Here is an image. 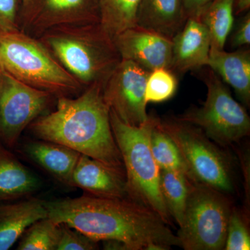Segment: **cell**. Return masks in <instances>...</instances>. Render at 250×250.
<instances>
[{
    "label": "cell",
    "mask_w": 250,
    "mask_h": 250,
    "mask_svg": "<svg viewBox=\"0 0 250 250\" xmlns=\"http://www.w3.org/2000/svg\"><path fill=\"white\" fill-rule=\"evenodd\" d=\"M232 204L226 194L190 182L183 220L177 233L185 250H222Z\"/></svg>",
    "instance_id": "cell-7"
},
{
    "label": "cell",
    "mask_w": 250,
    "mask_h": 250,
    "mask_svg": "<svg viewBox=\"0 0 250 250\" xmlns=\"http://www.w3.org/2000/svg\"><path fill=\"white\" fill-rule=\"evenodd\" d=\"M52 95L22 83L2 69L0 74V142L14 147L24 129L48 106Z\"/></svg>",
    "instance_id": "cell-9"
},
{
    "label": "cell",
    "mask_w": 250,
    "mask_h": 250,
    "mask_svg": "<svg viewBox=\"0 0 250 250\" xmlns=\"http://www.w3.org/2000/svg\"><path fill=\"white\" fill-rule=\"evenodd\" d=\"M72 187L80 188L94 196L129 198L125 174L84 154H81L75 166Z\"/></svg>",
    "instance_id": "cell-14"
},
{
    "label": "cell",
    "mask_w": 250,
    "mask_h": 250,
    "mask_svg": "<svg viewBox=\"0 0 250 250\" xmlns=\"http://www.w3.org/2000/svg\"><path fill=\"white\" fill-rule=\"evenodd\" d=\"M149 143L153 157L160 170L177 171L188 177L187 167L178 148L161 127L160 119L154 116Z\"/></svg>",
    "instance_id": "cell-23"
},
{
    "label": "cell",
    "mask_w": 250,
    "mask_h": 250,
    "mask_svg": "<svg viewBox=\"0 0 250 250\" xmlns=\"http://www.w3.org/2000/svg\"><path fill=\"white\" fill-rule=\"evenodd\" d=\"M98 0H31L23 12L22 31L37 37L61 26L100 23Z\"/></svg>",
    "instance_id": "cell-11"
},
{
    "label": "cell",
    "mask_w": 250,
    "mask_h": 250,
    "mask_svg": "<svg viewBox=\"0 0 250 250\" xmlns=\"http://www.w3.org/2000/svg\"><path fill=\"white\" fill-rule=\"evenodd\" d=\"M60 234L57 250H93L98 249V242L65 224H59Z\"/></svg>",
    "instance_id": "cell-27"
},
{
    "label": "cell",
    "mask_w": 250,
    "mask_h": 250,
    "mask_svg": "<svg viewBox=\"0 0 250 250\" xmlns=\"http://www.w3.org/2000/svg\"><path fill=\"white\" fill-rule=\"evenodd\" d=\"M234 0H213L200 18L208 29L210 49L223 50L233 25Z\"/></svg>",
    "instance_id": "cell-21"
},
{
    "label": "cell",
    "mask_w": 250,
    "mask_h": 250,
    "mask_svg": "<svg viewBox=\"0 0 250 250\" xmlns=\"http://www.w3.org/2000/svg\"><path fill=\"white\" fill-rule=\"evenodd\" d=\"M149 72L136 62L121 59L104 85L108 108L126 124L140 126L149 118L145 92Z\"/></svg>",
    "instance_id": "cell-10"
},
{
    "label": "cell",
    "mask_w": 250,
    "mask_h": 250,
    "mask_svg": "<svg viewBox=\"0 0 250 250\" xmlns=\"http://www.w3.org/2000/svg\"><path fill=\"white\" fill-rule=\"evenodd\" d=\"M207 67L232 87L247 107L250 105V51L233 52L210 49Z\"/></svg>",
    "instance_id": "cell-16"
},
{
    "label": "cell",
    "mask_w": 250,
    "mask_h": 250,
    "mask_svg": "<svg viewBox=\"0 0 250 250\" xmlns=\"http://www.w3.org/2000/svg\"><path fill=\"white\" fill-rule=\"evenodd\" d=\"M24 149L31 160L59 182L72 186V174L80 153L66 146L42 140L28 143Z\"/></svg>",
    "instance_id": "cell-18"
},
{
    "label": "cell",
    "mask_w": 250,
    "mask_h": 250,
    "mask_svg": "<svg viewBox=\"0 0 250 250\" xmlns=\"http://www.w3.org/2000/svg\"><path fill=\"white\" fill-rule=\"evenodd\" d=\"M104 85L93 83L76 98L59 97L57 109L39 116L29 127L39 140L71 148L125 174L104 99Z\"/></svg>",
    "instance_id": "cell-2"
},
{
    "label": "cell",
    "mask_w": 250,
    "mask_h": 250,
    "mask_svg": "<svg viewBox=\"0 0 250 250\" xmlns=\"http://www.w3.org/2000/svg\"><path fill=\"white\" fill-rule=\"evenodd\" d=\"M38 39L82 86L104 84L121 60L100 23L52 28Z\"/></svg>",
    "instance_id": "cell-3"
},
{
    "label": "cell",
    "mask_w": 250,
    "mask_h": 250,
    "mask_svg": "<svg viewBox=\"0 0 250 250\" xmlns=\"http://www.w3.org/2000/svg\"><path fill=\"white\" fill-rule=\"evenodd\" d=\"M113 41L121 59L136 62L149 72L161 67L170 69L172 41L167 38L136 26Z\"/></svg>",
    "instance_id": "cell-12"
},
{
    "label": "cell",
    "mask_w": 250,
    "mask_h": 250,
    "mask_svg": "<svg viewBox=\"0 0 250 250\" xmlns=\"http://www.w3.org/2000/svg\"><path fill=\"white\" fill-rule=\"evenodd\" d=\"M204 74L207 88L205 103L200 107L190 108L177 118L200 128L208 139L222 147L239 142L250 135L248 112L233 99L213 70L209 68Z\"/></svg>",
    "instance_id": "cell-8"
},
{
    "label": "cell",
    "mask_w": 250,
    "mask_h": 250,
    "mask_svg": "<svg viewBox=\"0 0 250 250\" xmlns=\"http://www.w3.org/2000/svg\"><path fill=\"white\" fill-rule=\"evenodd\" d=\"M23 8L27 7L29 3H30L31 0H22Z\"/></svg>",
    "instance_id": "cell-32"
},
{
    "label": "cell",
    "mask_w": 250,
    "mask_h": 250,
    "mask_svg": "<svg viewBox=\"0 0 250 250\" xmlns=\"http://www.w3.org/2000/svg\"><path fill=\"white\" fill-rule=\"evenodd\" d=\"M178 81L170 69H155L149 72L146 82L145 100L146 103L167 101L177 92Z\"/></svg>",
    "instance_id": "cell-25"
},
{
    "label": "cell",
    "mask_w": 250,
    "mask_h": 250,
    "mask_svg": "<svg viewBox=\"0 0 250 250\" xmlns=\"http://www.w3.org/2000/svg\"><path fill=\"white\" fill-rule=\"evenodd\" d=\"M1 70H2V68H1V67L0 66V74H1Z\"/></svg>",
    "instance_id": "cell-33"
},
{
    "label": "cell",
    "mask_w": 250,
    "mask_h": 250,
    "mask_svg": "<svg viewBox=\"0 0 250 250\" xmlns=\"http://www.w3.org/2000/svg\"><path fill=\"white\" fill-rule=\"evenodd\" d=\"M187 18L183 0H141L136 26L172 41Z\"/></svg>",
    "instance_id": "cell-15"
},
{
    "label": "cell",
    "mask_w": 250,
    "mask_h": 250,
    "mask_svg": "<svg viewBox=\"0 0 250 250\" xmlns=\"http://www.w3.org/2000/svg\"><path fill=\"white\" fill-rule=\"evenodd\" d=\"M45 218V201L39 199L0 206V250L10 249L31 225Z\"/></svg>",
    "instance_id": "cell-17"
},
{
    "label": "cell",
    "mask_w": 250,
    "mask_h": 250,
    "mask_svg": "<svg viewBox=\"0 0 250 250\" xmlns=\"http://www.w3.org/2000/svg\"><path fill=\"white\" fill-rule=\"evenodd\" d=\"M100 24L113 40L121 32L136 27L141 0H98Z\"/></svg>",
    "instance_id": "cell-20"
},
{
    "label": "cell",
    "mask_w": 250,
    "mask_h": 250,
    "mask_svg": "<svg viewBox=\"0 0 250 250\" xmlns=\"http://www.w3.org/2000/svg\"><path fill=\"white\" fill-rule=\"evenodd\" d=\"M0 66L22 83L59 97L82 88L39 39L21 30L0 32Z\"/></svg>",
    "instance_id": "cell-5"
},
{
    "label": "cell",
    "mask_w": 250,
    "mask_h": 250,
    "mask_svg": "<svg viewBox=\"0 0 250 250\" xmlns=\"http://www.w3.org/2000/svg\"><path fill=\"white\" fill-rule=\"evenodd\" d=\"M172 60L170 70L184 74L207 67L210 50L208 29L200 16H190L182 29L172 39Z\"/></svg>",
    "instance_id": "cell-13"
},
{
    "label": "cell",
    "mask_w": 250,
    "mask_h": 250,
    "mask_svg": "<svg viewBox=\"0 0 250 250\" xmlns=\"http://www.w3.org/2000/svg\"><path fill=\"white\" fill-rule=\"evenodd\" d=\"M213 0H183L184 10L187 17L200 16L206 8Z\"/></svg>",
    "instance_id": "cell-30"
},
{
    "label": "cell",
    "mask_w": 250,
    "mask_h": 250,
    "mask_svg": "<svg viewBox=\"0 0 250 250\" xmlns=\"http://www.w3.org/2000/svg\"><path fill=\"white\" fill-rule=\"evenodd\" d=\"M160 190L171 218L180 226L188 195L190 182L177 171L160 170Z\"/></svg>",
    "instance_id": "cell-22"
},
{
    "label": "cell",
    "mask_w": 250,
    "mask_h": 250,
    "mask_svg": "<svg viewBox=\"0 0 250 250\" xmlns=\"http://www.w3.org/2000/svg\"><path fill=\"white\" fill-rule=\"evenodd\" d=\"M110 122L124 164L128 196L154 210L170 225L171 216L160 190V168L153 157L149 143L152 115L140 126H131L110 110Z\"/></svg>",
    "instance_id": "cell-4"
},
{
    "label": "cell",
    "mask_w": 250,
    "mask_h": 250,
    "mask_svg": "<svg viewBox=\"0 0 250 250\" xmlns=\"http://www.w3.org/2000/svg\"><path fill=\"white\" fill-rule=\"evenodd\" d=\"M21 30L18 0H0V32Z\"/></svg>",
    "instance_id": "cell-28"
},
{
    "label": "cell",
    "mask_w": 250,
    "mask_h": 250,
    "mask_svg": "<svg viewBox=\"0 0 250 250\" xmlns=\"http://www.w3.org/2000/svg\"><path fill=\"white\" fill-rule=\"evenodd\" d=\"M40 187L39 178L0 142V202L27 196Z\"/></svg>",
    "instance_id": "cell-19"
},
{
    "label": "cell",
    "mask_w": 250,
    "mask_h": 250,
    "mask_svg": "<svg viewBox=\"0 0 250 250\" xmlns=\"http://www.w3.org/2000/svg\"><path fill=\"white\" fill-rule=\"evenodd\" d=\"M250 235L248 216L236 208L231 210L229 220L228 232L224 250H249Z\"/></svg>",
    "instance_id": "cell-26"
},
{
    "label": "cell",
    "mask_w": 250,
    "mask_h": 250,
    "mask_svg": "<svg viewBox=\"0 0 250 250\" xmlns=\"http://www.w3.org/2000/svg\"><path fill=\"white\" fill-rule=\"evenodd\" d=\"M60 227L48 218L31 225L21 236L19 250H57Z\"/></svg>",
    "instance_id": "cell-24"
},
{
    "label": "cell",
    "mask_w": 250,
    "mask_h": 250,
    "mask_svg": "<svg viewBox=\"0 0 250 250\" xmlns=\"http://www.w3.org/2000/svg\"><path fill=\"white\" fill-rule=\"evenodd\" d=\"M232 48H238L250 44V14L248 12L238 24L231 39Z\"/></svg>",
    "instance_id": "cell-29"
},
{
    "label": "cell",
    "mask_w": 250,
    "mask_h": 250,
    "mask_svg": "<svg viewBox=\"0 0 250 250\" xmlns=\"http://www.w3.org/2000/svg\"><path fill=\"white\" fill-rule=\"evenodd\" d=\"M160 123L178 148L190 182L225 194L233 191L229 158L200 128L177 118L160 119Z\"/></svg>",
    "instance_id": "cell-6"
},
{
    "label": "cell",
    "mask_w": 250,
    "mask_h": 250,
    "mask_svg": "<svg viewBox=\"0 0 250 250\" xmlns=\"http://www.w3.org/2000/svg\"><path fill=\"white\" fill-rule=\"evenodd\" d=\"M47 218L93 241H117L127 250H168L180 241L157 213L129 198L85 195L45 201Z\"/></svg>",
    "instance_id": "cell-1"
},
{
    "label": "cell",
    "mask_w": 250,
    "mask_h": 250,
    "mask_svg": "<svg viewBox=\"0 0 250 250\" xmlns=\"http://www.w3.org/2000/svg\"><path fill=\"white\" fill-rule=\"evenodd\" d=\"M250 8V0H236L233 3V14L239 15L246 12Z\"/></svg>",
    "instance_id": "cell-31"
}]
</instances>
